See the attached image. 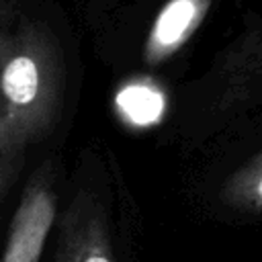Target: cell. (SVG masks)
<instances>
[{
    "instance_id": "6da1fadb",
    "label": "cell",
    "mask_w": 262,
    "mask_h": 262,
    "mask_svg": "<svg viewBox=\"0 0 262 262\" xmlns=\"http://www.w3.org/2000/svg\"><path fill=\"white\" fill-rule=\"evenodd\" d=\"M59 117V82L45 55L20 47L0 61V194L20 168L23 156L45 139Z\"/></svg>"
},
{
    "instance_id": "7a4b0ae2",
    "label": "cell",
    "mask_w": 262,
    "mask_h": 262,
    "mask_svg": "<svg viewBox=\"0 0 262 262\" xmlns=\"http://www.w3.org/2000/svg\"><path fill=\"white\" fill-rule=\"evenodd\" d=\"M55 190L47 168H39L27 182L0 262H39L55 223Z\"/></svg>"
},
{
    "instance_id": "3957f363",
    "label": "cell",
    "mask_w": 262,
    "mask_h": 262,
    "mask_svg": "<svg viewBox=\"0 0 262 262\" xmlns=\"http://www.w3.org/2000/svg\"><path fill=\"white\" fill-rule=\"evenodd\" d=\"M53 262H117L108 215L100 199L80 192L61 215Z\"/></svg>"
},
{
    "instance_id": "277c9868",
    "label": "cell",
    "mask_w": 262,
    "mask_h": 262,
    "mask_svg": "<svg viewBox=\"0 0 262 262\" xmlns=\"http://www.w3.org/2000/svg\"><path fill=\"white\" fill-rule=\"evenodd\" d=\"M199 16L196 0H172L160 12L147 43V59L151 63L174 51L190 33Z\"/></svg>"
},
{
    "instance_id": "5b68a950",
    "label": "cell",
    "mask_w": 262,
    "mask_h": 262,
    "mask_svg": "<svg viewBox=\"0 0 262 262\" xmlns=\"http://www.w3.org/2000/svg\"><path fill=\"white\" fill-rule=\"evenodd\" d=\"M219 196L231 209L262 215V151L248 158L225 178Z\"/></svg>"
}]
</instances>
